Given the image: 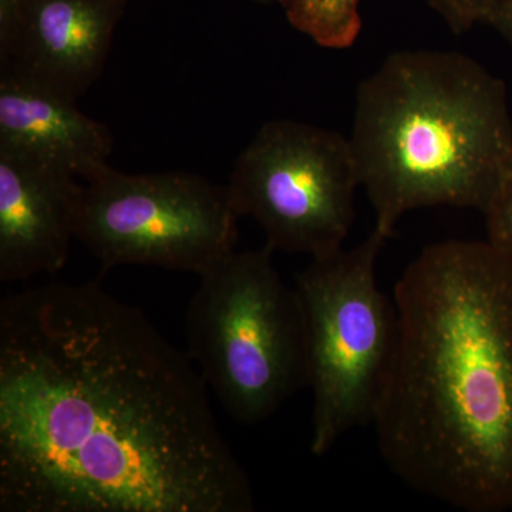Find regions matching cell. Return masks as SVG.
Segmentation results:
<instances>
[{"mask_svg":"<svg viewBox=\"0 0 512 512\" xmlns=\"http://www.w3.org/2000/svg\"><path fill=\"white\" fill-rule=\"evenodd\" d=\"M187 352L99 284L0 301V512H252Z\"/></svg>","mask_w":512,"mask_h":512,"instance_id":"obj_1","label":"cell"},{"mask_svg":"<svg viewBox=\"0 0 512 512\" xmlns=\"http://www.w3.org/2000/svg\"><path fill=\"white\" fill-rule=\"evenodd\" d=\"M397 338L373 413L384 464L468 512L512 511V255L423 249L394 286Z\"/></svg>","mask_w":512,"mask_h":512,"instance_id":"obj_2","label":"cell"},{"mask_svg":"<svg viewBox=\"0 0 512 512\" xmlns=\"http://www.w3.org/2000/svg\"><path fill=\"white\" fill-rule=\"evenodd\" d=\"M349 141L387 238L421 208L484 214L512 171L507 87L463 53L399 50L359 84Z\"/></svg>","mask_w":512,"mask_h":512,"instance_id":"obj_3","label":"cell"},{"mask_svg":"<svg viewBox=\"0 0 512 512\" xmlns=\"http://www.w3.org/2000/svg\"><path fill=\"white\" fill-rule=\"evenodd\" d=\"M274 249L232 251L200 275L185 315L187 355L237 423H262L308 387L301 299Z\"/></svg>","mask_w":512,"mask_h":512,"instance_id":"obj_4","label":"cell"},{"mask_svg":"<svg viewBox=\"0 0 512 512\" xmlns=\"http://www.w3.org/2000/svg\"><path fill=\"white\" fill-rule=\"evenodd\" d=\"M386 235L312 258L296 275L312 392L311 451L326 456L349 431L372 423L397 338V312L377 284Z\"/></svg>","mask_w":512,"mask_h":512,"instance_id":"obj_5","label":"cell"},{"mask_svg":"<svg viewBox=\"0 0 512 512\" xmlns=\"http://www.w3.org/2000/svg\"><path fill=\"white\" fill-rule=\"evenodd\" d=\"M239 218L228 187L200 175L109 167L83 185L76 239L104 271L146 265L200 275L235 251Z\"/></svg>","mask_w":512,"mask_h":512,"instance_id":"obj_6","label":"cell"},{"mask_svg":"<svg viewBox=\"0 0 512 512\" xmlns=\"http://www.w3.org/2000/svg\"><path fill=\"white\" fill-rule=\"evenodd\" d=\"M227 187L239 217L264 229L265 245L316 258L343 248L360 180L349 138L281 119L259 128Z\"/></svg>","mask_w":512,"mask_h":512,"instance_id":"obj_7","label":"cell"},{"mask_svg":"<svg viewBox=\"0 0 512 512\" xmlns=\"http://www.w3.org/2000/svg\"><path fill=\"white\" fill-rule=\"evenodd\" d=\"M79 178L0 148V281L56 274L76 238Z\"/></svg>","mask_w":512,"mask_h":512,"instance_id":"obj_8","label":"cell"},{"mask_svg":"<svg viewBox=\"0 0 512 512\" xmlns=\"http://www.w3.org/2000/svg\"><path fill=\"white\" fill-rule=\"evenodd\" d=\"M128 0H22L0 67L76 100L99 79Z\"/></svg>","mask_w":512,"mask_h":512,"instance_id":"obj_9","label":"cell"},{"mask_svg":"<svg viewBox=\"0 0 512 512\" xmlns=\"http://www.w3.org/2000/svg\"><path fill=\"white\" fill-rule=\"evenodd\" d=\"M0 148L93 180L110 167L109 127L76 100L10 66L0 67Z\"/></svg>","mask_w":512,"mask_h":512,"instance_id":"obj_10","label":"cell"},{"mask_svg":"<svg viewBox=\"0 0 512 512\" xmlns=\"http://www.w3.org/2000/svg\"><path fill=\"white\" fill-rule=\"evenodd\" d=\"M362 0H281L293 28L325 49L345 50L362 32Z\"/></svg>","mask_w":512,"mask_h":512,"instance_id":"obj_11","label":"cell"},{"mask_svg":"<svg viewBox=\"0 0 512 512\" xmlns=\"http://www.w3.org/2000/svg\"><path fill=\"white\" fill-rule=\"evenodd\" d=\"M454 33H466L477 25H488L495 13L511 0H421Z\"/></svg>","mask_w":512,"mask_h":512,"instance_id":"obj_12","label":"cell"},{"mask_svg":"<svg viewBox=\"0 0 512 512\" xmlns=\"http://www.w3.org/2000/svg\"><path fill=\"white\" fill-rule=\"evenodd\" d=\"M483 215L488 241L512 255V171Z\"/></svg>","mask_w":512,"mask_h":512,"instance_id":"obj_13","label":"cell"},{"mask_svg":"<svg viewBox=\"0 0 512 512\" xmlns=\"http://www.w3.org/2000/svg\"><path fill=\"white\" fill-rule=\"evenodd\" d=\"M22 0H0V57L6 55L18 28Z\"/></svg>","mask_w":512,"mask_h":512,"instance_id":"obj_14","label":"cell"},{"mask_svg":"<svg viewBox=\"0 0 512 512\" xmlns=\"http://www.w3.org/2000/svg\"><path fill=\"white\" fill-rule=\"evenodd\" d=\"M488 26L497 30L512 49V0L495 13Z\"/></svg>","mask_w":512,"mask_h":512,"instance_id":"obj_15","label":"cell"},{"mask_svg":"<svg viewBox=\"0 0 512 512\" xmlns=\"http://www.w3.org/2000/svg\"><path fill=\"white\" fill-rule=\"evenodd\" d=\"M256 3H261V5H274V3H281V0H254Z\"/></svg>","mask_w":512,"mask_h":512,"instance_id":"obj_16","label":"cell"}]
</instances>
